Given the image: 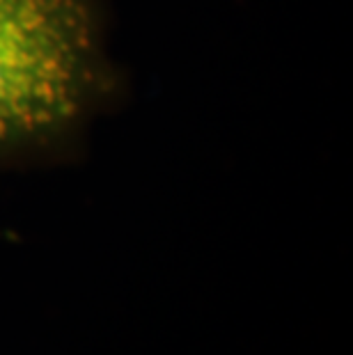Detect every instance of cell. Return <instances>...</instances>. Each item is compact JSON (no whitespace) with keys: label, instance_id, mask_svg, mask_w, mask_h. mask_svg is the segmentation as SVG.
I'll return each mask as SVG.
<instances>
[{"label":"cell","instance_id":"cell-1","mask_svg":"<svg viewBox=\"0 0 353 355\" xmlns=\"http://www.w3.org/2000/svg\"><path fill=\"white\" fill-rule=\"evenodd\" d=\"M92 78L85 0H0V149L69 124Z\"/></svg>","mask_w":353,"mask_h":355}]
</instances>
